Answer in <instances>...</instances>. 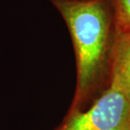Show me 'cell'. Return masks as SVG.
<instances>
[{
  "label": "cell",
  "mask_w": 130,
  "mask_h": 130,
  "mask_svg": "<svg viewBox=\"0 0 130 130\" xmlns=\"http://www.w3.org/2000/svg\"><path fill=\"white\" fill-rule=\"evenodd\" d=\"M71 37L76 67L74 95L66 114L89 108L111 83L118 37L110 0H55Z\"/></svg>",
  "instance_id": "6da1fadb"
},
{
  "label": "cell",
  "mask_w": 130,
  "mask_h": 130,
  "mask_svg": "<svg viewBox=\"0 0 130 130\" xmlns=\"http://www.w3.org/2000/svg\"><path fill=\"white\" fill-rule=\"evenodd\" d=\"M53 130H130V101L109 87L86 110L65 114Z\"/></svg>",
  "instance_id": "7a4b0ae2"
},
{
  "label": "cell",
  "mask_w": 130,
  "mask_h": 130,
  "mask_svg": "<svg viewBox=\"0 0 130 130\" xmlns=\"http://www.w3.org/2000/svg\"><path fill=\"white\" fill-rule=\"evenodd\" d=\"M110 87L121 90L130 101V31L118 35L111 63Z\"/></svg>",
  "instance_id": "3957f363"
},
{
  "label": "cell",
  "mask_w": 130,
  "mask_h": 130,
  "mask_svg": "<svg viewBox=\"0 0 130 130\" xmlns=\"http://www.w3.org/2000/svg\"><path fill=\"white\" fill-rule=\"evenodd\" d=\"M118 33L130 31V0H110Z\"/></svg>",
  "instance_id": "277c9868"
},
{
  "label": "cell",
  "mask_w": 130,
  "mask_h": 130,
  "mask_svg": "<svg viewBox=\"0 0 130 130\" xmlns=\"http://www.w3.org/2000/svg\"><path fill=\"white\" fill-rule=\"evenodd\" d=\"M51 1L53 2V1H55V0H51ZM68 1H75V0H68Z\"/></svg>",
  "instance_id": "5b68a950"
}]
</instances>
